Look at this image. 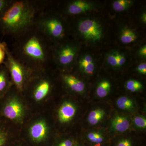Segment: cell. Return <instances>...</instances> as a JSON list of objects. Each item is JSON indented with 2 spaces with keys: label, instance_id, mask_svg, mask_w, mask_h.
Wrapping results in <instances>:
<instances>
[{
  "label": "cell",
  "instance_id": "1",
  "mask_svg": "<svg viewBox=\"0 0 146 146\" xmlns=\"http://www.w3.org/2000/svg\"><path fill=\"white\" fill-rule=\"evenodd\" d=\"M13 39L11 51L33 72L49 70L53 64L54 44L36 25Z\"/></svg>",
  "mask_w": 146,
  "mask_h": 146
},
{
  "label": "cell",
  "instance_id": "2",
  "mask_svg": "<svg viewBox=\"0 0 146 146\" xmlns=\"http://www.w3.org/2000/svg\"><path fill=\"white\" fill-rule=\"evenodd\" d=\"M48 2L39 0H13L0 19V31L13 39L36 25Z\"/></svg>",
  "mask_w": 146,
  "mask_h": 146
},
{
  "label": "cell",
  "instance_id": "3",
  "mask_svg": "<svg viewBox=\"0 0 146 146\" xmlns=\"http://www.w3.org/2000/svg\"><path fill=\"white\" fill-rule=\"evenodd\" d=\"M63 21L47 8L39 16L36 24L54 45L64 39L66 35L65 27Z\"/></svg>",
  "mask_w": 146,
  "mask_h": 146
},
{
  "label": "cell",
  "instance_id": "4",
  "mask_svg": "<svg viewBox=\"0 0 146 146\" xmlns=\"http://www.w3.org/2000/svg\"><path fill=\"white\" fill-rule=\"evenodd\" d=\"M3 64L7 68L17 91H23L33 72L13 55L8 46L6 49V58Z\"/></svg>",
  "mask_w": 146,
  "mask_h": 146
},
{
  "label": "cell",
  "instance_id": "5",
  "mask_svg": "<svg viewBox=\"0 0 146 146\" xmlns=\"http://www.w3.org/2000/svg\"><path fill=\"white\" fill-rule=\"evenodd\" d=\"M75 47L69 43L60 45H54L52 53L53 63L62 68L70 66L76 54L77 50Z\"/></svg>",
  "mask_w": 146,
  "mask_h": 146
},
{
  "label": "cell",
  "instance_id": "6",
  "mask_svg": "<svg viewBox=\"0 0 146 146\" xmlns=\"http://www.w3.org/2000/svg\"><path fill=\"white\" fill-rule=\"evenodd\" d=\"M78 30L80 33L88 40L95 42L101 38V27L94 20H86L80 22L78 24Z\"/></svg>",
  "mask_w": 146,
  "mask_h": 146
},
{
  "label": "cell",
  "instance_id": "7",
  "mask_svg": "<svg viewBox=\"0 0 146 146\" xmlns=\"http://www.w3.org/2000/svg\"><path fill=\"white\" fill-rule=\"evenodd\" d=\"M16 98L9 101L4 108L3 112L5 116L9 119L21 121L24 115V108L21 102Z\"/></svg>",
  "mask_w": 146,
  "mask_h": 146
},
{
  "label": "cell",
  "instance_id": "8",
  "mask_svg": "<svg viewBox=\"0 0 146 146\" xmlns=\"http://www.w3.org/2000/svg\"><path fill=\"white\" fill-rule=\"evenodd\" d=\"M35 82L33 89V96L36 101L44 99L49 94L52 89V83L47 77H42Z\"/></svg>",
  "mask_w": 146,
  "mask_h": 146
},
{
  "label": "cell",
  "instance_id": "9",
  "mask_svg": "<svg viewBox=\"0 0 146 146\" xmlns=\"http://www.w3.org/2000/svg\"><path fill=\"white\" fill-rule=\"evenodd\" d=\"M48 132L46 124L44 121L35 123L31 127L30 134L33 141L41 142L45 139Z\"/></svg>",
  "mask_w": 146,
  "mask_h": 146
},
{
  "label": "cell",
  "instance_id": "10",
  "mask_svg": "<svg viewBox=\"0 0 146 146\" xmlns=\"http://www.w3.org/2000/svg\"><path fill=\"white\" fill-rule=\"evenodd\" d=\"M76 112V107L72 104L70 102H65L58 110V116L59 121L62 123L70 121L74 117Z\"/></svg>",
  "mask_w": 146,
  "mask_h": 146
},
{
  "label": "cell",
  "instance_id": "11",
  "mask_svg": "<svg viewBox=\"0 0 146 146\" xmlns=\"http://www.w3.org/2000/svg\"><path fill=\"white\" fill-rule=\"evenodd\" d=\"M91 7V5L86 2L74 1L68 4L65 12L70 16H75L89 10Z\"/></svg>",
  "mask_w": 146,
  "mask_h": 146
},
{
  "label": "cell",
  "instance_id": "12",
  "mask_svg": "<svg viewBox=\"0 0 146 146\" xmlns=\"http://www.w3.org/2000/svg\"><path fill=\"white\" fill-rule=\"evenodd\" d=\"M62 79L64 83L72 91L77 93H81L84 90V84L75 76L70 74L62 76Z\"/></svg>",
  "mask_w": 146,
  "mask_h": 146
},
{
  "label": "cell",
  "instance_id": "13",
  "mask_svg": "<svg viewBox=\"0 0 146 146\" xmlns=\"http://www.w3.org/2000/svg\"><path fill=\"white\" fill-rule=\"evenodd\" d=\"M112 128L118 132H124L128 129L129 122L127 118L121 116H117L112 120Z\"/></svg>",
  "mask_w": 146,
  "mask_h": 146
},
{
  "label": "cell",
  "instance_id": "14",
  "mask_svg": "<svg viewBox=\"0 0 146 146\" xmlns=\"http://www.w3.org/2000/svg\"><path fill=\"white\" fill-rule=\"evenodd\" d=\"M79 67L84 72L89 74H92L95 70L93 59L90 55H86L79 61Z\"/></svg>",
  "mask_w": 146,
  "mask_h": 146
},
{
  "label": "cell",
  "instance_id": "15",
  "mask_svg": "<svg viewBox=\"0 0 146 146\" xmlns=\"http://www.w3.org/2000/svg\"><path fill=\"white\" fill-rule=\"evenodd\" d=\"M9 74L5 65H0V94L4 92L9 84Z\"/></svg>",
  "mask_w": 146,
  "mask_h": 146
},
{
  "label": "cell",
  "instance_id": "16",
  "mask_svg": "<svg viewBox=\"0 0 146 146\" xmlns=\"http://www.w3.org/2000/svg\"><path fill=\"white\" fill-rule=\"evenodd\" d=\"M105 112L104 110L98 109L92 110L88 116V121L91 125H95L99 122L104 117Z\"/></svg>",
  "mask_w": 146,
  "mask_h": 146
},
{
  "label": "cell",
  "instance_id": "17",
  "mask_svg": "<svg viewBox=\"0 0 146 146\" xmlns=\"http://www.w3.org/2000/svg\"><path fill=\"white\" fill-rule=\"evenodd\" d=\"M117 105L120 109L123 110H131L133 108L132 100L126 97H122L118 99Z\"/></svg>",
  "mask_w": 146,
  "mask_h": 146
},
{
  "label": "cell",
  "instance_id": "18",
  "mask_svg": "<svg viewBox=\"0 0 146 146\" xmlns=\"http://www.w3.org/2000/svg\"><path fill=\"white\" fill-rule=\"evenodd\" d=\"M137 38L136 34L132 31L129 29H125L122 32L121 41L124 44H129L134 42Z\"/></svg>",
  "mask_w": 146,
  "mask_h": 146
},
{
  "label": "cell",
  "instance_id": "19",
  "mask_svg": "<svg viewBox=\"0 0 146 146\" xmlns=\"http://www.w3.org/2000/svg\"><path fill=\"white\" fill-rule=\"evenodd\" d=\"M110 89V83L107 81L102 82L97 89V94L100 98H104L107 96Z\"/></svg>",
  "mask_w": 146,
  "mask_h": 146
},
{
  "label": "cell",
  "instance_id": "20",
  "mask_svg": "<svg viewBox=\"0 0 146 146\" xmlns=\"http://www.w3.org/2000/svg\"><path fill=\"white\" fill-rule=\"evenodd\" d=\"M131 4V1L127 0H119L113 4V7L116 11H122L127 8Z\"/></svg>",
  "mask_w": 146,
  "mask_h": 146
},
{
  "label": "cell",
  "instance_id": "21",
  "mask_svg": "<svg viewBox=\"0 0 146 146\" xmlns=\"http://www.w3.org/2000/svg\"><path fill=\"white\" fill-rule=\"evenodd\" d=\"M142 84L138 81L135 80H129L127 82L126 87L128 90L132 92L139 91L142 88Z\"/></svg>",
  "mask_w": 146,
  "mask_h": 146
},
{
  "label": "cell",
  "instance_id": "22",
  "mask_svg": "<svg viewBox=\"0 0 146 146\" xmlns=\"http://www.w3.org/2000/svg\"><path fill=\"white\" fill-rule=\"evenodd\" d=\"M88 138L93 143L100 144L104 140V138L100 134L96 132H91L88 134Z\"/></svg>",
  "mask_w": 146,
  "mask_h": 146
},
{
  "label": "cell",
  "instance_id": "23",
  "mask_svg": "<svg viewBox=\"0 0 146 146\" xmlns=\"http://www.w3.org/2000/svg\"><path fill=\"white\" fill-rule=\"evenodd\" d=\"M7 46L5 42H0V65L4 63L6 58V49Z\"/></svg>",
  "mask_w": 146,
  "mask_h": 146
},
{
  "label": "cell",
  "instance_id": "24",
  "mask_svg": "<svg viewBox=\"0 0 146 146\" xmlns=\"http://www.w3.org/2000/svg\"><path fill=\"white\" fill-rule=\"evenodd\" d=\"M13 0H0V19Z\"/></svg>",
  "mask_w": 146,
  "mask_h": 146
},
{
  "label": "cell",
  "instance_id": "25",
  "mask_svg": "<svg viewBox=\"0 0 146 146\" xmlns=\"http://www.w3.org/2000/svg\"><path fill=\"white\" fill-rule=\"evenodd\" d=\"M134 123L136 126L140 128H145L146 120L145 118L141 116H137L134 119Z\"/></svg>",
  "mask_w": 146,
  "mask_h": 146
},
{
  "label": "cell",
  "instance_id": "26",
  "mask_svg": "<svg viewBox=\"0 0 146 146\" xmlns=\"http://www.w3.org/2000/svg\"><path fill=\"white\" fill-rule=\"evenodd\" d=\"M7 133L5 131L0 128V146H3L7 140Z\"/></svg>",
  "mask_w": 146,
  "mask_h": 146
},
{
  "label": "cell",
  "instance_id": "27",
  "mask_svg": "<svg viewBox=\"0 0 146 146\" xmlns=\"http://www.w3.org/2000/svg\"><path fill=\"white\" fill-rule=\"evenodd\" d=\"M108 61L109 64L112 66L114 67L117 66V62L116 53L110 55L108 58Z\"/></svg>",
  "mask_w": 146,
  "mask_h": 146
},
{
  "label": "cell",
  "instance_id": "28",
  "mask_svg": "<svg viewBox=\"0 0 146 146\" xmlns=\"http://www.w3.org/2000/svg\"><path fill=\"white\" fill-rule=\"evenodd\" d=\"M116 55L117 62V66H122L125 62V58L123 55L120 54L119 53H116Z\"/></svg>",
  "mask_w": 146,
  "mask_h": 146
},
{
  "label": "cell",
  "instance_id": "29",
  "mask_svg": "<svg viewBox=\"0 0 146 146\" xmlns=\"http://www.w3.org/2000/svg\"><path fill=\"white\" fill-rule=\"evenodd\" d=\"M137 70L141 74H146V64L143 63L140 64L138 66L137 68Z\"/></svg>",
  "mask_w": 146,
  "mask_h": 146
},
{
  "label": "cell",
  "instance_id": "30",
  "mask_svg": "<svg viewBox=\"0 0 146 146\" xmlns=\"http://www.w3.org/2000/svg\"><path fill=\"white\" fill-rule=\"evenodd\" d=\"M117 146H131V144L129 140L123 139L119 142Z\"/></svg>",
  "mask_w": 146,
  "mask_h": 146
},
{
  "label": "cell",
  "instance_id": "31",
  "mask_svg": "<svg viewBox=\"0 0 146 146\" xmlns=\"http://www.w3.org/2000/svg\"><path fill=\"white\" fill-rule=\"evenodd\" d=\"M73 143L70 140H66L60 143L58 146H72Z\"/></svg>",
  "mask_w": 146,
  "mask_h": 146
},
{
  "label": "cell",
  "instance_id": "32",
  "mask_svg": "<svg viewBox=\"0 0 146 146\" xmlns=\"http://www.w3.org/2000/svg\"><path fill=\"white\" fill-rule=\"evenodd\" d=\"M140 53L142 56H145L146 55V48L145 46L141 48V49L140 50Z\"/></svg>",
  "mask_w": 146,
  "mask_h": 146
},
{
  "label": "cell",
  "instance_id": "33",
  "mask_svg": "<svg viewBox=\"0 0 146 146\" xmlns=\"http://www.w3.org/2000/svg\"><path fill=\"white\" fill-rule=\"evenodd\" d=\"M143 21H144V22H146V14H144L143 16Z\"/></svg>",
  "mask_w": 146,
  "mask_h": 146
},
{
  "label": "cell",
  "instance_id": "34",
  "mask_svg": "<svg viewBox=\"0 0 146 146\" xmlns=\"http://www.w3.org/2000/svg\"><path fill=\"white\" fill-rule=\"evenodd\" d=\"M95 146H101V145L100 144H97V145H96Z\"/></svg>",
  "mask_w": 146,
  "mask_h": 146
},
{
  "label": "cell",
  "instance_id": "35",
  "mask_svg": "<svg viewBox=\"0 0 146 146\" xmlns=\"http://www.w3.org/2000/svg\"><path fill=\"white\" fill-rule=\"evenodd\" d=\"M78 146V145H75V146Z\"/></svg>",
  "mask_w": 146,
  "mask_h": 146
}]
</instances>
